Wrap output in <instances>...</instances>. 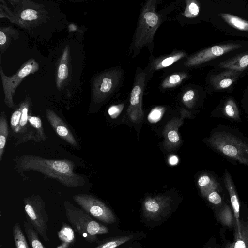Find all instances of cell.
<instances>
[{
    "label": "cell",
    "instance_id": "cell-1",
    "mask_svg": "<svg viewBox=\"0 0 248 248\" xmlns=\"http://www.w3.org/2000/svg\"><path fill=\"white\" fill-rule=\"evenodd\" d=\"M16 162V170L20 174L25 171H36L70 188L81 186L85 183L83 176L74 172L75 164L71 160L49 159L29 155L17 158Z\"/></svg>",
    "mask_w": 248,
    "mask_h": 248
},
{
    "label": "cell",
    "instance_id": "cell-2",
    "mask_svg": "<svg viewBox=\"0 0 248 248\" xmlns=\"http://www.w3.org/2000/svg\"><path fill=\"white\" fill-rule=\"evenodd\" d=\"M204 142L232 163L248 167V138L238 128L219 124L212 130Z\"/></svg>",
    "mask_w": 248,
    "mask_h": 248
},
{
    "label": "cell",
    "instance_id": "cell-3",
    "mask_svg": "<svg viewBox=\"0 0 248 248\" xmlns=\"http://www.w3.org/2000/svg\"><path fill=\"white\" fill-rule=\"evenodd\" d=\"M156 5L155 0H148L140 12L132 45L138 53L153 42L155 33L162 23L161 16L156 12Z\"/></svg>",
    "mask_w": 248,
    "mask_h": 248
},
{
    "label": "cell",
    "instance_id": "cell-4",
    "mask_svg": "<svg viewBox=\"0 0 248 248\" xmlns=\"http://www.w3.org/2000/svg\"><path fill=\"white\" fill-rule=\"evenodd\" d=\"M66 217L74 230L88 242L98 241V235L108 232L105 225L93 219L84 210L73 205L66 201L63 203Z\"/></svg>",
    "mask_w": 248,
    "mask_h": 248
},
{
    "label": "cell",
    "instance_id": "cell-5",
    "mask_svg": "<svg viewBox=\"0 0 248 248\" xmlns=\"http://www.w3.org/2000/svg\"><path fill=\"white\" fill-rule=\"evenodd\" d=\"M0 4V18H7L11 22L22 27H28L41 21L46 15L42 5L30 0H10L14 7L12 12L4 1Z\"/></svg>",
    "mask_w": 248,
    "mask_h": 248
},
{
    "label": "cell",
    "instance_id": "cell-6",
    "mask_svg": "<svg viewBox=\"0 0 248 248\" xmlns=\"http://www.w3.org/2000/svg\"><path fill=\"white\" fill-rule=\"evenodd\" d=\"M23 202L27 220L43 240L48 242V216L43 199L39 195H33L25 198Z\"/></svg>",
    "mask_w": 248,
    "mask_h": 248
},
{
    "label": "cell",
    "instance_id": "cell-7",
    "mask_svg": "<svg viewBox=\"0 0 248 248\" xmlns=\"http://www.w3.org/2000/svg\"><path fill=\"white\" fill-rule=\"evenodd\" d=\"M39 69V65L34 59H30L26 61L16 73L11 77L6 76L1 66H0V74L4 93V101L8 107L11 108H15L13 97L17 86L26 76L34 74Z\"/></svg>",
    "mask_w": 248,
    "mask_h": 248
},
{
    "label": "cell",
    "instance_id": "cell-8",
    "mask_svg": "<svg viewBox=\"0 0 248 248\" xmlns=\"http://www.w3.org/2000/svg\"><path fill=\"white\" fill-rule=\"evenodd\" d=\"M122 75V70L117 68L106 71L96 76L92 84L93 102L101 103L109 97L118 86Z\"/></svg>",
    "mask_w": 248,
    "mask_h": 248
},
{
    "label": "cell",
    "instance_id": "cell-9",
    "mask_svg": "<svg viewBox=\"0 0 248 248\" xmlns=\"http://www.w3.org/2000/svg\"><path fill=\"white\" fill-rule=\"evenodd\" d=\"M73 199L85 212L98 221L107 224L116 222V217L112 210L94 196L78 194L75 195Z\"/></svg>",
    "mask_w": 248,
    "mask_h": 248
},
{
    "label": "cell",
    "instance_id": "cell-10",
    "mask_svg": "<svg viewBox=\"0 0 248 248\" xmlns=\"http://www.w3.org/2000/svg\"><path fill=\"white\" fill-rule=\"evenodd\" d=\"M146 73L141 70H138L131 92L130 103L127 109L130 118L134 122H140L143 117L142 99L146 86Z\"/></svg>",
    "mask_w": 248,
    "mask_h": 248
},
{
    "label": "cell",
    "instance_id": "cell-11",
    "mask_svg": "<svg viewBox=\"0 0 248 248\" xmlns=\"http://www.w3.org/2000/svg\"><path fill=\"white\" fill-rule=\"evenodd\" d=\"M241 47L240 44L234 43L216 45L189 56L184 65L187 67L197 66Z\"/></svg>",
    "mask_w": 248,
    "mask_h": 248
},
{
    "label": "cell",
    "instance_id": "cell-12",
    "mask_svg": "<svg viewBox=\"0 0 248 248\" xmlns=\"http://www.w3.org/2000/svg\"><path fill=\"white\" fill-rule=\"evenodd\" d=\"M172 202L170 197L168 196L149 197L143 203V215L150 220L159 221L170 213Z\"/></svg>",
    "mask_w": 248,
    "mask_h": 248
},
{
    "label": "cell",
    "instance_id": "cell-13",
    "mask_svg": "<svg viewBox=\"0 0 248 248\" xmlns=\"http://www.w3.org/2000/svg\"><path fill=\"white\" fill-rule=\"evenodd\" d=\"M46 114L56 133L71 146L78 147L75 137L62 119L55 111L49 108L46 109Z\"/></svg>",
    "mask_w": 248,
    "mask_h": 248
},
{
    "label": "cell",
    "instance_id": "cell-14",
    "mask_svg": "<svg viewBox=\"0 0 248 248\" xmlns=\"http://www.w3.org/2000/svg\"><path fill=\"white\" fill-rule=\"evenodd\" d=\"M211 115L213 117L224 118L232 122H242L237 104L232 97L223 100L212 112Z\"/></svg>",
    "mask_w": 248,
    "mask_h": 248
},
{
    "label": "cell",
    "instance_id": "cell-15",
    "mask_svg": "<svg viewBox=\"0 0 248 248\" xmlns=\"http://www.w3.org/2000/svg\"><path fill=\"white\" fill-rule=\"evenodd\" d=\"M241 72L226 70L213 74L209 79V83L214 91H225L230 89L238 79Z\"/></svg>",
    "mask_w": 248,
    "mask_h": 248
},
{
    "label": "cell",
    "instance_id": "cell-16",
    "mask_svg": "<svg viewBox=\"0 0 248 248\" xmlns=\"http://www.w3.org/2000/svg\"><path fill=\"white\" fill-rule=\"evenodd\" d=\"M187 54L184 51H179L171 54L153 59L150 65V72L152 73L169 66L179 60L186 57Z\"/></svg>",
    "mask_w": 248,
    "mask_h": 248
},
{
    "label": "cell",
    "instance_id": "cell-17",
    "mask_svg": "<svg viewBox=\"0 0 248 248\" xmlns=\"http://www.w3.org/2000/svg\"><path fill=\"white\" fill-rule=\"evenodd\" d=\"M248 66V52L244 53L218 64V67L226 70L241 72Z\"/></svg>",
    "mask_w": 248,
    "mask_h": 248
},
{
    "label": "cell",
    "instance_id": "cell-18",
    "mask_svg": "<svg viewBox=\"0 0 248 248\" xmlns=\"http://www.w3.org/2000/svg\"><path fill=\"white\" fill-rule=\"evenodd\" d=\"M69 46L65 47L60 60L56 75V85L60 90L66 81L69 75Z\"/></svg>",
    "mask_w": 248,
    "mask_h": 248
},
{
    "label": "cell",
    "instance_id": "cell-19",
    "mask_svg": "<svg viewBox=\"0 0 248 248\" xmlns=\"http://www.w3.org/2000/svg\"><path fill=\"white\" fill-rule=\"evenodd\" d=\"M182 121L180 119H173L167 125L165 131L166 145L169 146V149L176 147L179 144L180 137L178 133V129Z\"/></svg>",
    "mask_w": 248,
    "mask_h": 248
},
{
    "label": "cell",
    "instance_id": "cell-20",
    "mask_svg": "<svg viewBox=\"0 0 248 248\" xmlns=\"http://www.w3.org/2000/svg\"><path fill=\"white\" fill-rule=\"evenodd\" d=\"M18 38V32L12 26L0 28V55L7 49L13 41Z\"/></svg>",
    "mask_w": 248,
    "mask_h": 248
},
{
    "label": "cell",
    "instance_id": "cell-21",
    "mask_svg": "<svg viewBox=\"0 0 248 248\" xmlns=\"http://www.w3.org/2000/svg\"><path fill=\"white\" fill-rule=\"evenodd\" d=\"M197 183L199 187L204 194L212 190H217L221 186L216 176L207 173L200 176Z\"/></svg>",
    "mask_w": 248,
    "mask_h": 248
},
{
    "label": "cell",
    "instance_id": "cell-22",
    "mask_svg": "<svg viewBox=\"0 0 248 248\" xmlns=\"http://www.w3.org/2000/svg\"><path fill=\"white\" fill-rule=\"evenodd\" d=\"M26 236L31 248H46L40 241L39 234L27 220L23 223Z\"/></svg>",
    "mask_w": 248,
    "mask_h": 248
},
{
    "label": "cell",
    "instance_id": "cell-23",
    "mask_svg": "<svg viewBox=\"0 0 248 248\" xmlns=\"http://www.w3.org/2000/svg\"><path fill=\"white\" fill-rule=\"evenodd\" d=\"M133 237V235H130L106 238L100 241L96 247L93 248H116L132 239Z\"/></svg>",
    "mask_w": 248,
    "mask_h": 248
},
{
    "label": "cell",
    "instance_id": "cell-24",
    "mask_svg": "<svg viewBox=\"0 0 248 248\" xmlns=\"http://www.w3.org/2000/svg\"><path fill=\"white\" fill-rule=\"evenodd\" d=\"M9 134L8 124L4 111L0 114V161H1Z\"/></svg>",
    "mask_w": 248,
    "mask_h": 248
},
{
    "label": "cell",
    "instance_id": "cell-25",
    "mask_svg": "<svg viewBox=\"0 0 248 248\" xmlns=\"http://www.w3.org/2000/svg\"><path fill=\"white\" fill-rule=\"evenodd\" d=\"M220 16L232 27L241 31H248V21L230 14L221 13Z\"/></svg>",
    "mask_w": 248,
    "mask_h": 248
},
{
    "label": "cell",
    "instance_id": "cell-26",
    "mask_svg": "<svg viewBox=\"0 0 248 248\" xmlns=\"http://www.w3.org/2000/svg\"><path fill=\"white\" fill-rule=\"evenodd\" d=\"M13 235L16 248H30L20 225L16 222L13 227Z\"/></svg>",
    "mask_w": 248,
    "mask_h": 248
},
{
    "label": "cell",
    "instance_id": "cell-27",
    "mask_svg": "<svg viewBox=\"0 0 248 248\" xmlns=\"http://www.w3.org/2000/svg\"><path fill=\"white\" fill-rule=\"evenodd\" d=\"M58 238L61 241L69 246L75 241V234L72 228L67 223H63L62 225L58 232Z\"/></svg>",
    "mask_w": 248,
    "mask_h": 248
},
{
    "label": "cell",
    "instance_id": "cell-28",
    "mask_svg": "<svg viewBox=\"0 0 248 248\" xmlns=\"http://www.w3.org/2000/svg\"><path fill=\"white\" fill-rule=\"evenodd\" d=\"M187 77V74L185 72L174 73L167 77L163 81L161 86L164 89L174 87L179 85Z\"/></svg>",
    "mask_w": 248,
    "mask_h": 248
},
{
    "label": "cell",
    "instance_id": "cell-29",
    "mask_svg": "<svg viewBox=\"0 0 248 248\" xmlns=\"http://www.w3.org/2000/svg\"><path fill=\"white\" fill-rule=\"evenodd\" d=\"M28 121L31 125L35 131L39 141L42 142L46 140L47 137L45 134L40 118L38 116L29 115Z\"/></svg>",
    "mask_w": 248,
    "mask_h": 248
},
{
    "label": "cell",
    "instance_id": "cell-30",
    "mask_svg": "<svg viewBox=\"0 0 248 248\" xmlns=\"http://www.w3.org/2000/svg\"><path fill=\"white\" fill-rule=\"evenodd\" d=\"M200 7L196 0H187L184 16L188 18L196 17L199 13Z\"/></svg>",
    "mask_w": 248,
    "mask_h": 248
},
{
    "label": "cell",
    "instance_id": "cell-31",
    "mask_svg": "<svg viewBox=\"0 0 248 248\" xmlns=\"http://www.w3.org/2000/svg\"><path fill=\"white\" fill-rule=\"evenodd\" d=\"M22 105L20 104L18 108L12 113L10 119L11 127L15 134L18 132L19 122L22 114Z\"/></svg>",
    "mask_w": 248,
    "mask_h": 248
},
{
    "label": "cell",
    "instance_id": "cell-32",
    "mask_svg": "<svg viewBox=\"0 0 248 248\" xmlns=\"http://www.w3.org/2000/svg\"><path fill=\"white\" fill-rule=\"evenodd\" d=\"M164 109L161 107H157L152 110L148 115V119L151 122H155L161 118Z\"/></svg>",
    "mask_w": 248,
    "mask_h": 248
},
{
    "label": "cell",
    "instance_id": "cell-33",
    "mask_svg": "<svg viewBox=\"0 0 248 248\" xmlns=\"http://www.w3.org/2000/svg\"><path fill=\"white\" fill-rule=\"evenodd\" d=\"M206 194H207L208 199L211 203L218 204L221 202L222 199L221 196L217 190L210 191Z\"/></svg>",
    "mask_w": 248,
    "mask_h": 248
},
{
    "label": "cell",
    "instance_id": "cell-34",
    "mask_svg": "<svg viewBox=\"0 0 248 248\" xmlns=\"http://www.w3.org/2000/svg\"><path fill=\"white\" fill-rule=\"evenodd\" d=\"M195 98V92L193 90L187 91L183 96V101L187 106H191Z\"/></svg>",
    "mask_w": 248,
    "mask_h": 248
},
{
    "label": "cell",
    "instance_id": "cell-35",
    "mask_svg": "<svg viewBox=\"0 0 248 248\" xmlns=\"http://www.w3.org/2000/svg\"><path fill=\"white\" fill-rule=\"evenodd\" d=\"M123 106V104L111 106L108 109V114L112 118L117 117L122 111Z\"/></svg>",
    "mask_w": 248,
    "mask_h": 248
},
{
    "label": "cell",
    "instance_id": "cell-36",
    "mask_svg": "<svg viewBox=\"0 0 248 248\" xmlns=\"http://www.w3.org/2000/svg\"><path fill=\"white\" fill-rule=\"evenodd\" d=\"M242 107L248 119V94L243 98L242 101Z\"/></svg>",
    "mask_w": 248,
    "mask_h": 248
},
{
    "label": "cell",
    "instance_id": "cell-37",
    "mask_svg": "<svg viewBox=\"0 0 248 248\" xmlns=\"http://www.w3.org/2000/svg\"><path fill=\"white\" fill-rule=\"evenodd\" d=\"M234 248H246L245 244L243 241L239 240L236 242Z\"/></svg>",
    "mask_w": 248,
    "mask_h": 248
},
{
    "label": "cell",
    "instance_id": "cell-38",
    "mask_svg": "<svg viewBox=\"0 0 248 248\" xmlns=\"http://www.w3.org/2000/svg\"><path fill=\"white\" fill-rule=\"evenodd\" d=\"M178 161V158L175 156H171L169 159V162L171 165H175Z\"/></svg>",
    "mask_w": 248,
    "mask_h": 248
},
{
    "label": "cell",
    "instance_id": "cell-39",
    "mask_svg": "<svg viewBox=\"0 0 248 248\" xmlns=\"http://www.w3.org/2000/svg\"><path fill=\"white\" fill-rule=\"evenodd\" d=\"M134 248V247H128V248Z\"/></svg>",
    "mask_w": 248,
    "mask_h": 248
}]
</instances>
